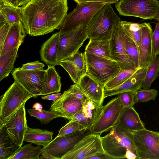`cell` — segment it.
Here are the masks:
<instances>
[{
	"instance_id": "cell-1",
	"label": "cell",
	"mask_w": 159,
	"mask_h": 159,
	"mask_svg": "<svg viewBox=\"0 0 159 159\" xmlns=\"http://www.w3.org/2000/svg\"><path fill=\"white\" fill-rule=\"evenodd\" d=\"M67 0H31L21 7L26 34L43 35L58 29L67 15Z\"/></svg>"
},
{
	"instance_id": "cell-2",
	"label": "cell",
	"mask_w": 159,
	"mask_h": 159,
	"mask_svg": "<svg viewBox=\"0 0 159 159\" xmlns=\"http://www.w3.org/2000/svg\"><path fill=\"white\" fill-rule=\"evenodd\" d=\"M120 20L111 4H107L96 12L89 24V39L110 40L116 24Z\"/></svg>"
},
{
	"instance_id": "cell-3",
	"label": "cell",
	"mask_w": 159,
	"mask_h": 159,
	"mask_svg": "<svg viewBox=\"0 0 159 159\" xmlns=\"http://www.w3.org/2000/svg\"><path fill=\"white\" fill-rule=\"evenodd\" d=\"M87 98L78 84H75L64 91L58 99L52 102L49 110L71 120L81 110Z\"/></svg>"
},
{
	"instance_id": "cell-4",
	"label": "cell",
	"mask_w": 159,
	"mask_h": 159,
	"mask_svg": "<svg viewBox=\"0 0 159 159\" xmlns=\"http://www.w3.org/2000/svg\"><path fill=\"white\" fill-rule=\"evenodd\" d=\"M91 134V129H85L68 135L57 136L42 148L40 159H61L83 138Z\"/></svg>"
},
{
	"instance_id": "cell-5",
	"label": "cell",
	"mask_w": 159,
	"mask_h": 159,
	"mask_svg": "<svg viewBox=\"0 0 159 159\" xmlns=\"http://www.w3.org/2000/svg\"><path fill=\"white\" fill-rule=\"evenodd\" d=\"M101 138L104 152L114 159L125 158L127 150L136 154L135 146L127 131L116 126L108 134Z\"/></svg>"
},
{
	"instance_id": "cell-6",
	"label": "cell",
	"mask_w": 159,
	"mask_h": 159,
	"mask_svg": "<svg viewBox=\"0 0 159 159\" xmlns=\"http://www.w3.org/2000/svg\"><path fill=\"white\" fill-rule=\"evenodd\" d=\"M34 96L14 80L0 97V126L24 102Z\"/></svg>"
},
{
	"instance_id": "cell-7",
	"label": "cell",
	"mask_w": 159,
	"mask_h": 159,
	"mask_svg": "<svg viewBox=\"0 0 159 159\" xmlns=\"http://www.w3.org/2000/svg\"><path fill=\"white\" fill-rule=\"evenodd\" d=\"M127 132L136 148L138 159H159V133L144 128Z\"/></svg>"
},
{
	"instance_id": "cell-8",
	"label": "cell",
	"mask_w": 159,
	"mask_h": 159,
	"mask_svg": "<svg viewBox=\"0 0 159 159\" xmlns=\"http://www.w3.org/2000/svg\"><path fill=\"white\" fill-rule=\"evenodd\" d=\"M87 73L104 85L114 78L120 70L117 62L85 51L84 52Z\"/></svg>"
},
{
	"instance_id": "cell-9",
	"label": "cell",
	"mask_w": 159,
	"mask_h": 159,
	"mask_svg": "<svg viewBox=\"0 0 159 159\" xmlns=\"http://www.w3.org/2000/svg\"><path fill=\"white\" fill-rule=\"evenodd\" d=\"M106 4L93 2L77 4L73 11L67 14L59 28L60 34L71 31L83 24L88 26L94 15Z\"/></svg>"
},
{
	"instance_id": "cell-10",
	"label": "cell",
	"mask_w": 159,
	"mask_h": 159,
	"mask_svg": "<svg viewBox=\"0 0 159 159\" xmlns=\"http://www.w3.org/2000/svg\"><path fill=\"white\" fill-rule=\"evenodd\" d=\"M115 7L121 16H134L145 20L154 19L159 11L157 0H120Z\"/></svg>"
},
{
	"instance_id": "cell-11",
	"label": "cell",
	"mask_w": 159,
	"mask_h": 159,
	"mask_svg": "<svg viewBox=\"0 0 159 159\" xmlns=\"http://www.w3.org/2000/svg\"><path fill=\"white\" fill-rule=\"evenodd\" d=\"M87 25L83 24L72 30L60 34L57 60L59 62L71 57L79 51L89 39Z\"/></svg>"
},
{
	"instance_id": "cell-12",
	"label": "cell",
	"mask_w": 159,
	"mask_h": 159,
	"mask_svg": "<svg viewBox=\"0 0 159 159\" xmlns=\"http://www.w3.org/2000/svg\"><path fill=\"white\" fill-rule=\"evenodd\" d=\"M124 107L119 95L103 106L100 114L91 128L92 133L101 134L110 130L116 124Z\"/></svg>"
},
{
	"instance_id": "cell-13",
	"label": "cell",
	"mask_w": 159,
	"mask_h": 159,
	"mask_svg": "<svg viewBox=\"0 0 159 159\" xmlns=\"http://www.w3.org/2000/svg\"><path fill=\"white\" fill-rule=\"evenodd\" d=\"M121 20L116 24L110 39L111 53L115 61L119 65L120 70L137 68L128 57L125 45V33L122 28Z\"/></svg>"
},
{
	"instance_id": "cell-14",
	"label": "cell",
	"mask_w": 159,
	"mask_h": 159,
	"mask_svg": "<svg viewBox=\"0 0 159 159\" xmlns=\"http://www.w3.org/2000/svg\"><path fill=\"white\" fill-rule=\"evenodd\" d=\"M24 102L0 126L3 127L13 142L20 147L23 144L27 125Z\"/></svg>"
},
{
	"instance_id": "cell-15",
	"label": "cell",
	"mask_w": 159,
	"mask_h": 159,
	"mask_svg": "<svg viewBox=\"0 0 159 159\" xmlns=\"http://www.w3.org/2000/svg\"><path fill=\"white\" fill-rule=\"evenodd\" d=\"M46 70H25L15 68L11 73L14 80L18 82L34 97L40 95L44 83Z\"/></svg>"
},
{
	"instance_id": "cell-16",
	"label": "cell",
	"mask_w": 159,
	"mask_h": 159,
	"mask_svg": "<svg viewBox=\"0 0 159 159\" xmlns=\"http://www.w3.org/2000/svg\"><path fill=\"white\" fill-rule=\"evenodd\" d=\"M100 134H91L85 136L61 159H88L97 153L105 152Z\"/></svg>"
},
{
	"instance_id": "cell-17",
	"label": "cell",
	"mask_w": 159,
	"mask_h": 159,
	"mask_svg": "<svg viewBox=\"0 0 159 159\" xmlns=\"http://www.w3.org/2000/svg\"><path fill=\"white\" fill-rule=\"evenodd\" d=\"M59 65L66 70L75 84H78L81 78L87 73L84 53L79 51L68 58L60 61Z\"/></svg>"
},
{
	"instance_id": "cell-18",
	"label": "cell",
	"mask_w": 159,
	"mask_h": 159,
	"mask_svg": "<svg viewBox=\"0 0 159 159\" xmlns=\"http://www.w3.org/2000/svg\"><path fill=\"white\" fill-rule=\"evenodd\" d=\"M142 38L138 48L139 64L138 68L147 67L152 60V37L153 33L150 23L144 22L140 24Z\"/></svg>"
},
{
	"instance_id": "cell-19",
	"label": "cell",
	"mask_w": 159,
	"mask_h": 159,
	"mask_svg": "<svg viewBox=\"0 0 159 159\" xmlns=\"http://www.w3.org/2000/svg\"><path fill=\"white\" fill-rule=\"evenodd\" d=\"M78 84L87 98L102 106L104 99V85L87 73L81 78Z\"/></svg>"
},
{
	"instance_id": "cell-20",
	"label": "cell",
	"mask_w": 159,
	"mask_h": 159,
	"mask_svg": "<svg viewBox=\"0 0 159 159\" xmlns=\"http://www.w3.org/2000/svg\"><path fill=\"white\" fill-rule=\"evenodd\" d=\"M102 106L87 98L81 110L74 116L72 120L77 121L86 129H91L100 114Z\"/></svg>"
},
{
	"instance_id": "cell-21",
	"label": "cell",
	"mask_w": 159,
	"mask_h": 159,
	"mask_svg": "<svg viewBox=\"0 0 159 159\" xmlns=\"http://www.w3.org/2000/svg\"><path fill=\"white\" fill-rule=\"evenodd\" d=\"M147 66L138 70L129 79L119 86L110 89H104V99L107 97L127 91L135 92L141 89L145 78Z\"/></svg>"
},
{
	"instance_id": "cell-22",
	"label": "cell",
	"mask_w": 159,
	"mask_h": 159,
	"mask_svg": "<svg viewBox=\"0 0 159 159\" xmlns=\"http://www.w3.org/2000/svg\"><path fill=\"white\" fill-rule=\"evenodd\" d=\"M115 126L125 131H134L145 128L133 107L124 108Z\"/></svg>"
},
{
	"instance_id": "cell-23",
	"label": "cell",
	"mask_w": 159,
	"mask_h": 159,
	"mask_svg": "<svg viewBox=\"0 0 159 159\" xmlns=\"http://www.w3.org/2000/svg\"><path fill=\"white\" fill-rule=\"evenodd\" d=\"M59 32L53 34L44 42L40 50L41 60L47 65H59L57 60V53L60 38Z\"/></svg>"
},
{
	"instance_id": "cell-24",
	"label": "cell",
	"mask_w": 159,
	"mask_h": 159,
	"mask_svg": "<svg viewBox=\"0 0 159 159\" xmlns=\"http://www.w3.org/2000/svg\"><path fill=\"white\" fill-rule=\"evenodd\" d=\"M26 34L22 22L11 24L0 55L11 49L19 48L23 42Z\"/></svg>"
},
{
	"instance_id": "cell-25",
	"label": "cell",
	"mask_w": 159,
	"mask_h": 159,
	"mask_svg": "<svg viewBox=\"0 0 159 159\" xmlns=\"http://www.w3.org/2000/svg\"><path fill=\"white\" fill-rule=\"evenodd\" d=\"M46 70L43 86L40 95L57 93L61 90V77L57 71L55 66L48 65Z\"/></svg>"
},
{
	"instance_id": "cell-26",
	"label": "cell",
	"mask_w": 159,
	"mask_h": 159,
	"mask_svg": "<svg viewBox=\"0 0 159 159\" xmlns=\"http://www.w3.org/2000/svg\"><path fill=\"white\" fill-rule=\"evenodd\" d=\"M53 135V132L46 129L32 128L28 126L24 141L44 147L52 141Z\"/></svg>"
},
{
	"instance_id": "cell-27",
	"label": "cell",
	"mask_w": 159,
	"mask_h": 159,
	"mask_svg": "<svg viewBox=\"0 0 159 159\" xmlns=\"http://www.w3.org/2000/svg\"><path fill=\"white\" fill-rule=\"evenodd\" d=\"M85 51L100 57L114 60L111 53L109 39L89 40Z\"/></svg>"
},
{
	"instance_id": "cell-28",
	"label": "cell",
	"mask_w": 159,
	"mask_h": 159,
	"mask_svg": "<svg viewBox=\"0 0 159 159\" xmlns=\"http://www.w3.org/2000/svg\"><path fill=\"white\" fill-rule=\"evenodd\" d=\"M19 48L11 49L0 55V81L7 77L12 71L18 57Z\"/></svg>"
},
{
	"instance_id": "cell-29",
	"label": "cell",
	"mask_w": 159,
	"mask_h": 159,
	"mask_svg": "<svg viewBox=\"0 0 159 159\" xmlns=\"http://www.w3.org/2000/svg\"><path fill=\"white\" fill-rule=\"evenodd\" d=\"M0 130V159H8L20 147L13 142L3 127Z\"/></svg>"
},
{
	"instance_id": "cell-30",
	"label": "cell",
	"mask_w": 159,
	"mask_h": 159,
	"mask_svg": "<svg viewBox=\"0 0 159 159\" xmlns=\"http://www.w3.org/2000/svg\"><path fill=\"white\" fill-rule=\"evenodd\" d=\"M41 150L40 145L34 147L31 143L20 147L8 159H39Z\"/></svg>"
},
{
	"instance_id": "cell-31",
	"label": "cell",
	"mask_w": 159,
	"mask_h": 159,
	"mask_svg": "<svg viewBox=\"0 0 159 159\" xmlns=\"http://www.w3.org/2000/svg\"><path fill=\"white\" fill-rule=\"evenodd\" d=\"M0 20L6 21L10 25L15 23L22 22L21 7H0Z\"/></svg>"
},
{
	"instance_id": "cell-32",
	"label": "cell",
	"mask_w": 159,
	"mask_h": 159,
	"mask_svg": "<svg viewBox=\"0 0 159 159\" xmlns=\"http://www.w3.org/2000/svg\"><path fill=\"white\" fill-rule=\"evenodd\" d=\"M121 24L125 34L135 43L138 49L142 38L141 24L121 20Z\"/></svg>"
},
{
	"instance_id": "cell-33",
	"label": "cell",
	"mask_w": 159,
	"mask_h": 159,
	"mask_svg": "<svg viewBox=\"0 0 159 159\" xmlns=\"http://www.w3.org/2000/svg\"><path fill=\"white\" fill-rule=\"evenodd\" d=\"M159 72V56L152 59L147 66L146 75L142 89H149L153 82L158 77Z\"/></svg>"
},
{
	"instance_id": "cell-34",
	"label": "cell",
	"mask_w": 159,
	"mask_h": 159,
	"mask_svg": "<svg viewBox=\"0 0 159 159\" xmlns=\"http://www.w3.org/2000/svg\"><path fill=\"white\" fill-rule=\"evenodd\" d=\"M139 69L120 70L117 74L104 85V89H114L121 84L133 75Z\"/></svg>"
},
{
	"instance_id": "cell-35",
	"label": "cell",
	"mask_w": 159,
	"mask_h": 159,
	"mask_svg": "<svg viewBox=\"0 0 159 159\" xmlns=\"http://www.w3.org/2000/svg\"><path fill=\"white\" fill-rule=\"evenodd\" d=\"M29 114L38 119L44 124H47L54 118L61 117V116L53 111L35 108L27 109Z\"/></svg>"
},
{
	"instance_id": "cell-36",
	"label": "cell",
	"mask_w": 159,
	"mask_h": 159,
	"mask_svg": "<svg viewBox=\"0 0 159 159\" xmlns=\"http://www.w3.org/2000/svg\"><path fill=\"white\" fill-rule=\"evenodd\" d=\"M125 34V45L127 54L129 58L134 64L135 67L138 68L139 59L137 46L133 40Z\"/></svg>"
},
{
	"instance_id": "cell-37",
	"label": "cell",
	"mask_w": 159,
	"mask_h": 159,
	"mask_svg": "<svg viewBox=\"0 0 159 159\" xmlns=\"http://www.w3.org/2000/svg\"><path fill=\"white\" fill-rule=\"evenodd\" d=\"M158 93V91L154 89H141L134 93L137 102H143L155 100Z\"/></svg>"
},
{
	"instance_id": "cell-38",
	"label": "cell",
	"mask_w": 159,
	"mask_h": 159,
	"mask_svg": "<svg viewBox=\"0 0 159 159\" xmlns=\"http://www.w3.org/2000/svg\"><path fill=\"white\" fill-rule=\"evenodd\" d=\"M85 129V128L77 121L71 120L61 128L57 136L68 135Z\"/></svg>"
},
{
	"instance_id": "cell-39",
	"label": "cell",
	"mask_w": 159,
	"mask_h": 159,
	"mask_svg": "<svg viewBox=\"0 0 159 159\" xmlns=\"http://www.w3.org/2000/svg\"><path fill=\"white\" fill-rule=\"evenodd\" d=\"M152 60L159 55V21H158L152 37Z\"/></svg>"
},
{
	"instance_id": "cell-40",
	"label": "cell",
	"mask_w": 159,
	"mask_h": 159,
	"mask_svg": "<svg viewBox=\"0 0 159 159\" xmlns=\"http://www.w3.org/2000/svg\"><path fill=\"white\" fill-rule=\"evenodd\" d=\"M132 91H127L120 93L119 95L124 107H133L137 103L134 93Z\"/></svg>"
},
{
	"instance_id": "cell-41",
	"label": "cell",
	"mask_w": 159,
	"mask_h": 159,
	"mask_svg": "<svg viewBox=\"0 0 159 159\" xmlns=\"http://www.w3.org/2000/svg\"><path fill=\"white\" fill-rule=\"evenodd\" d=\"M10 25L6 21L0 20V51L2 48Z\"/></svg>"
},
{
	"instance_id": "cell-42",
	"label": "cell",
	"mask_w": 159,
	"mask_h": 159,
	"mask_svg": "<svg viewBox=\"0 0 159 159\" xmlns=\"http://www.w3.org/2000/svg\"><path fill=\"white\" fill-rule=\"evenodd\" d=\"M44 66L43 63L35 61L23 64L21 68L25 70H36L43 69Z\"/></svg>"
},
{
	"instance_id": "cell-43",
	"label": "cell",
	"mask_w": 159,
	"mask_h": 159,
	"mask_svg": "<svg viewBox=\"0 0 159 159\" xmlns=\"http://www.w3.org/2000/svg\"><path fill=\"white\" fill-rule=\"evenodd\" d=\"M77 4L85 2H101L106 4L116 3L119 0H73Z\"/></svg>"
},
{
	"instance_id": "cell-44",
	"label": "cell",
	"mask_w": 159,
	"mask_h": 159,
	"mask_svg": "<svg viewBox=\"0 0 159 159\" xmlns=\"http://www.w3.org/2000/svg\"><path fill=\"white\" fill-rule=\"evenodd\" d=\"M9 6L18 8L17 0H0V7Z\"/></svg>"
},
{
	"instance_id": "cell-45",
	"label": "cell",
	"mask_w": 159,
	"mask_h": 159,
	"mask_svg": "<svg viewBox=\"0 0 159 159\" xmlns=\"http://www.w3.org/2000/svg\"><path fill=\"white\" fill-rule=\"evenodd\" d=\"M113 159L112 157L105 152L99 153L89 157L88 159Z\"/></svg>"
},
{
	"instance_id": "cell-46",
	"label": "cell",
	"mask_w": 159,
	"mask_h": 159,
	"mask_svg": "<svg viewBox=\"0 0 159 159\" xmlns=\"http://www.w3.org/2000/svg\"><path fill=\"white\" fill-rule=\"evenodd\" d=\"M61 95L62 94L61 93H57L42 97V98L43 99L48 100L54 101L58 99Z\"/></svg>"
},
{
	"instance_id": "cell-47",
	"label": "cell",
	"mask_w": 159,
	"mask_h": 159,
	"mask_svg": "<svg viewBox=\"0 0 159 159\" xmlns=\"http://www.w3.org/2000/svg\"><path fill=\"white\" fill-rule=\"evenodd\" d=\"M125 158L128 159H138V157L135 153L129 150H127L125 155Z\"/></svg>"
},
{
	"instance_id": "cell-48",
	"label": "cell",
	"mask_w": 159,
	"mask_h": 159,
	"mask_svg": "<svg viewBox=\"0 0 159 159\" xmlns=\"http://www.w3.org/2000/svg\"><path fill=\"white\" fill-rule=\"evenodd\" d=\"M31 0H17L18 6L22 7L25 5Z\"/></svg>"
},
{
	"instance_id": "cell-49",
	"label": "cell",
	"mask_w": 159,
	"mask_h": 159,
	"mask_svg": "<svg viewBox=\"0 0 159 159\" xmlns=\"http://www.w3.org/2000/svg\"><path fill=\"white\" fill-rule=\"evenodd\" d=\"M33 108L39 109H42L43 108L42 105L38 103L35 104L34 105Z\"/></svg>"
},
{
	"instance_id": "cell-50",
	"label": "cell",
	"mask_w": 159,
	"mask_h": 159,
	"mask_svg": "<svg viewBox=\"0 0 159 159\" xmlns=\"http://www.w3.org/2000/svg\"><path fill=\"white\" fill-rule=\"evenodd\" d=\"M154 19H155L156 20L159 21V11L157 14Z\"/></svg>"
}]
</instances>
